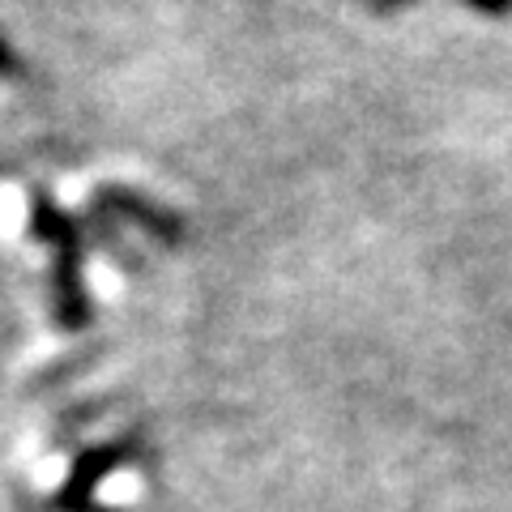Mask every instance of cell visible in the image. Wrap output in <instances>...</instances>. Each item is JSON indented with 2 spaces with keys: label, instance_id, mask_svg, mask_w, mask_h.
Wrapping results in <instances>:
<instances>
[{
  "label": "cell",
  "instance_id": "1",
  "mask_svg": "<svg viewBox=\"0 0 512 512\" xmlns=\"http://www.w3.org/2000/svg\"><path fill=\"white\" fill-rule=\"evenodd\" d=\"M30 227L52 239L56 252H60V261H56L60 316L69 320V325H82L86 312H82V282H77V274H82V248H77V227L56 210L47 192H30Z\"/></svg>",
  "mask_w": 512,
  "mask_h": 512
},
{
  "label": "cell",
  "instance_id": "2",
  "mask_svg": "<svg viewBox=\"0 0 512 512\" xmlns=\"http://www.w3.org/2000/svg\"><path fill=\"white\" fill-rule=\"evenodd\" d=\"M470 5H478V9H487V13H504L512 0H470Z\"/></svg>",
  "mask_w": 512,
  "mask_h": 512
}]
</instances>
